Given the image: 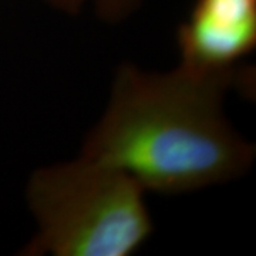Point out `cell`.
I'll list each match as a JSON object with an SVG mask.
<instances>
[{"label": "cell", "instance_id": "obj_1", "mask_svg": "<svg viewBox=\"0 0 256 256\" xmlns=\"http://www.w3.org/2000/svg\"><path fill=\"white\" fill-rule=\"evenodd\" d=\"M248 67L214 73L178 67L146 73L124 64L111 100L82 156L131 176L146 191L181 194L238 178L255 148L232 130L222 111L230 87L250 92Z\"/></svg>", "mask_w": 256, "mask_h": 256}, {"label": "cell", "instance_id": "obj_2", "mask_svg": "<svg viewBox=\"0 0 256 256\" xmlns=\"http://www.w3.org/2000/svg\"><path fill=\"white\" fill-rule=\"evenodd\" d=\"M28 201L38 232L23 255L128 256L154 228L144 190L127 174L82 156L37 170Z\"/></svg>", "mask_w": 256, "mask_h": 256}, {"label": "cell", "instance_id": "obj_3", "mask_svg": "<svg viewBox=\"0 0 256 256\" xmlns=\"http://www.w3.org/2000/svg\"><path fill=\"white\" fill-rule=\"evenodd\" d=\"M181 67L214 73L239 66L256 47V0H195L180 24Z\"/></svg>", "mask_w": 256, "mask_h": 256}, {"label": "cell", "instance_id": "obj_4", "mask_svg": "<svg viewBox=\"0 0 256 256\" xmlns=\"http://www.w3.org/2000/svg\"><path fill=\"white\" fill-rule=\"evenodd\" d=\"M46 2L67 13L78 12L86 3V0H46ZM138 2L140 0H96V4L102 18L108 20H118L136 9Z\"/></svg>", "mask_w": 256, "mask_h": 256}]
</instances>
